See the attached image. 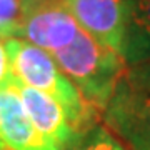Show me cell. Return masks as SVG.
Segmentation results:
<instances>
[{
	"label": "cell",
	"instance_id": "obj_8",
	"mask_svg": "<svg viewBox=\"0 0 150 150\" xmlns=\"http://www.w3.org/2000/svg\"><path fill=\"white\" fill-rule=\"evenodd\" d=\"M120 54L129 67L150 60V0H129V18Z\"/></svg>",
	"mask_w": 150,
	"mask_h": 150
},
{
	"label": "cell",
	"instance_id": "obj_13",
	"mask_svg": "<svg viewBox=\"0 0 150 150\" xmlns=\"http://www.w3.org/2000/svg\"><path fill=\"white\" fill-rule=\"evenodd\" d=\"M40 2H65V0H27L28 5H32V4H40Z\"/></svg>",
	"mask_w": 150,
	"mask_h": 150
},
{
	"label": "cell",
	"instance_id": "obj_11",
	"mask_svg": "<svg viewBox=\"0 0 150 150\" xmlns=\"http://www.w3.org/2000/svg\"><path fill=\"white\" fill-rule=\"evenodd\" d=\"M13 82L12 59L7 48V38H0V90Z\"/></svg>",
	"mask_w": 150,
	"mask_h": 150
},
{
	"label": "cell",
	"instance_id": "obj_2",
	"mask_svg": "<svg viewBox=\"0 0 150 150\" xmlns=\"http://www.w3.org/2000/svg\"><path fill=\"white\" fill-rule=\"evenodd\" d=\"M7 48L12 59L13 80L57 98L67 110L79 135L95 125L98 110L65 77L54 55L22 38H7Z\"/></svg>",
	"mask_w": 150,
	"mask_h": 150
},
{
	"label": "cell",
	"instance_id": "obj_1",
	"mask_svg": "<svg viewBox=\"0 0 150 150\" xmlns=\"http://www.w3.org/2000/svg\"><path fill=\"white\" fill-rule=\"evenodd\" d=\"M52 55L59 69L79 88L87 102L98 112H105L115 88L129 69L122 54L80 30L69 47Z\"/></svg>",
	"mask_w": 150,
	"mask_h": 150
},
{
	"label": "cell",
	"instance_id": "obj_9",
	"mask_svg": "<svg viewBox=\"0 0 150 150\" xmlns=\"http://www.w3.org/2000/svg\"><path fill=\"white\" fill-rule=\"evenodd\" d=\"M27 12V0H0V38H20Z\"/></svg>",
	"mask_w": 150,
	"mask_h": 150
},
{
	"label": "cell",
	"instance_id": "obj_3",
	"mask_svg": "<svg viewBox=\"0 0 150 150\" xmlns=\"http://www.w3.org/2000/svg\"><path fill=\"white\" fill-rule=\"evenodd\" d=\"M103 120L130 150H150V82L132 77L127 69L103 112Z\"/></svg>",
	"mask_w": 150,
	"mask_h": 150
},
{
	"label": "cell",
	"instance_id": "obj_15",
	"mask_svg": "<svg viewBox=\"0 0 150 150\" xmlns=\"http://www.w3.org/2000/svg\"><path fill=\"white\" fill-rule=\"evenodd\" d=\"M0 150H4V149H0Z\"/></svg>",
	"mask_w": 150,
	"mask_h": 150
},
{
	"label": "cell",
	"instance_id": "obj_14",
	"mask_svg": "<svg viewBox=\"0 0 150 150\" xmlns=\"http://www.w3.org/2000/svg\"><path fill=\"white\" fill-rule=\"evenodd\" d=\"M0 149H4V147H2V144H0Z\"/></svg>",
	"mask_w": 150,
	"mask_h": 150
},
{
	"label": "cell",
	"instance_id": "obj_5",
	"mask_svg": "<svg viewBox=\"0 0 150 150\" xmlns=\"http://www.w3.org/2000/svg\"><path fill=\"white\" fill-rule=\"evenodd\" d=\"M64 4L83 32L112 50H122L129 0H65Z\"/></svg>",
	"mask_w": 150,
	"mask_h": 150
},
{
	"label": "cell",
	"instance_id": "obj_7",
	"mask_svg": "<svg viewBox=\"0 0 150 150\" xmlns=\"http://www.w3.org/2000/svg\"><path fill=\"white\" fill-rule=\"evenodd\" d=\"M0 144L4 150H57L35 129L13 82L0 90Z\"/></svg>",
	"mask_w": 150,
	"mask_h": 150
},
{
	"label": "cell",
	"instance_id": "obj_10",
	"mask_svg": "<svg viewBox=\"0 0 150 150\" xmlns=\"http://www.w3.org/2000/svg\"><path fill=\"white\" fill-rule=\"evenodd\" d=\"M67 150H125V147L108 129L93 125L79 135Z\"/></svg>",
	"mask_w": 150,
	"mask_h": 150
},
{
	"label": "cell",
	"instance_id": "obj_4",
	"mask_svg": "<svg viewBox=\"0 0 150 150\" xmlns=\"http://www.w3.org/2000/svg\"><path fill=\"white\" fill-rule=\"evenodd\" d=\"M80 30L64 2H40L28 5L20 38L55 54L69 47Z\"/></svg>",
	"mask_w": 150,
	"mask_h": 150
},
{
	"label": "cell",
	"instance_id": "obj_6",
	"mask_svg": "<svg viewBox=\"0 0 150 150\" xmlns=\"http://www.w3.org/2000/svg\"><path fill=\"white\" fill-rule=\"evenodd\" d=\"M13 83L18 88L22 103L35 129L57 150H67L79 137V134L70 122V117L64 105L45 92L35 90L15 80Z\"/></svg>",
	"mask_w": 150,
	"mask_h": 150
},
{
	"label": "cell",
	"instance_id": "obj_12",
	"mask_svg": "<svg viewBox=\"0 0 150 150\" xmlns=\"http://www.w3.org/2000/svg\"><path fill=\"white\" fill-rule=\"evenodd\" d=\"M129 74L135 79H139V80L150 82V60L144 62V64L134 65V67H129Z\"/></svg>",
	"mask_w": 150,
	"mask_h": 150
}]
</instances>
